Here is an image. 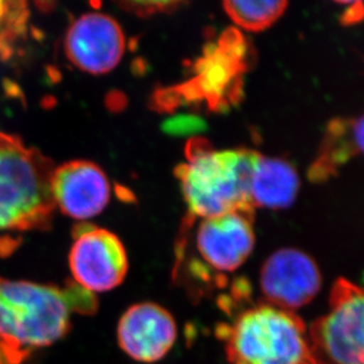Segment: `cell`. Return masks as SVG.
<instances>
[{
	"instance_id": "1",
	"label": "cell",
	"mask_w": 364,
	"mask_h": 364,
	"mask_svg": "<svg viewBox=\"0 0 364 364\" xmlns=\"http://www.w3.org/2000/svg\"><path fill=\"white\" fill-rule=\"evenodd\" d=\"M97 306L96 296L75 282L62 288L0 279V337L30 354L65 336L73 314L91 315Z\"/></svg>"
},
{
	"instance_id": "2",
	"label": "cell",
	"mask_w": 364,
	"mask_h": 364,
	"mask_svg": "<svg viewBox=\"0 0 364 364\" xmlns=\"http://www.w3.org/2000/svg\"><path fill=\"white\" fill-rule=\"evenodd\" d=\"M217 336L230 364H315L304 321L269 303L242 310Z\"/></svg>"
},
{
	"instance_id": "3",
	"label": "cell",
	"mask_w": 364,
	"mask_h": 364,
	"mask_svg": "<svg viewBox=\"0 0 364 364\" xmlns=\"http://www.w3.org/2000/svg\"><path fill=\"white\" fill-rule=\"evenodd\" d=\"M261 154L254 150H213L195 145L176 170L186 205L204 218L235 211H252L250 182Z\"/></svg>"
},
{
	"instance_id": "4",
	"label": "cell",
	"mask_w": 364,
	"mask_h": 364,
	"mask_svg": "<svg viewBox=\"0 0 364 364\" xmlns=\"http://www.w3.org/2000/svg\"><path fill=\"white\" fill-rule=\"evenodd\" d=\"M55 165L37 149L0 131V231L44 230L55 205Z\"/></svg>"
},
{
	"instance_id": "5",
	"label": "cell",
	"mask_w": 364,
	"mask_h": 364,
	"mask_svg": "<svg viewBox=\"0 0 364 364\" xmlns=\"http://www.w3.org/2000/svg\"><path fill=\"white\" fill-rule=\"evenodd\" d=\"M363 290L340 279L331 288L329 310L308 328L315 364H363Z\"/></svg>"
},
{
	"instance_id": "6",
	"label": "cell",
	"mask_w": 364,
	"mask_h": 364,
	"mask_svg": "<svg viewBox=\"0 0 364 364\" xmlns=\"http://www.w3.org/2000/svg\"><path fill=\"white\" fill-rule=\"evenodd\" d=\"M254 247L250 213L235 211L202 220L196 234V249L202 264L193 272L200 283L198 295L204 283L208 289L222 288L224 276L241 268Z\"/></svg>"
},
{
	"instance_id": "7",
	"label": "cell",
	"mask_w": 364,
	"mask_h": 364,
	"mask_svg": "<svg viewBox=\"0 0 364 364\" xmlns=\"http://www.w3.org/2000/svg\"><path fill=\"white\" fill-rule=\"evenodd\" d=\"M69 264L73 282L93 295L117 288L129 270L121 240L107 229L89 224L78 225L73 231Z\"/></svg>"
},
{
	"instance_id": "8",
	"label": "cell",
	"mask_w": 364,
	"mask_h": 364,
	"mask_svg": "<svg viewBox=\"0 0 364 364\" xmlns=\"http://www.w3.org/2000/svg\"><path fill=\"white\" fill-rule=\"evenodd\" d=\"M259 285L265 303L294 311L316 297L322 276L309 255L285 247L267 258L261 269Z\"/></svg>"
},
{
	"instance_id": "9",
	"label": "cell",
	"mask_w": 364,
	"mask_h": 364,
	"mask_svg": "<svg viewBox=\"0 0 364 364\" xmlns=\"http://www.w3.org/2000/svg\"><path fill=\"white\" fill-rule=\"evenodd\" d=\"M121 25L104 14H86L73 21L66 33L65 52L84 73L104 75L119 64L125 51Z\"/></svg>"
},
{
	"instance_id": "10",
	"label": "cell",
	"mask_w": 364,
	"mask_h": 364,
	"mask_svg": "<svg viewBox=\"0 0 364 364\" xmlns=\"http://www.w3.org/2000/svg\"><path fill=\"white\" fill-rule=\"evenodd\" d=\"M51 193L55 208L64 215L86 220L103 213L110 202L111 186L98 165L73 161L55 168Z\"/></svg>"
},
{
	"instance_id": "11",
	"label": "cell",
	"mask_w": 364,
	"mask_h": 364,
	"mask_svg": "<svg viewBox=\"0 0 364 364\" xmlns=\"http://www.w3.org/2000/svg\"><path fill=\"white\" fill-rule=\"evenodd\" d=\"M122 350L143 363L159 361L171 350L177 340L175 318L155 303H138L125 311L117 329Z\"/></svg>"
},
{
	"instance_id": "12",
	"label": "cell",
	"mask_w": 364,
	"mask_h": 364,
	"mask_svg": "<svg viewBox=\"0 0 364 364\" xmlns=\"http://www.w3.org/2000/svg\"><path fill=\"white\" fill-rule=\"evenodd\" d=\"M299 184L297 171L290 163L259 155L251 176V205L287 209L295 202Z\"/></svg>"
},
{
	"instance_id": "13",
	"label": "cell",
	"mask_w": 364,
	"mask_h": 364,
	"mask_svg": "<svg viewBox=\"0 0 364 364\" xmlns=\"http://www.w3.org/2000/svg\"><path fill=\"white\" fill-rule=\"evenodd\" d=\"M363 150V118L331 124L324 149L314 166L317 178L326 177L338 165Z\"/></svg>"
},
{
	"instance_id": "14",
	"label": "cell",
	"mask_w": 364,
	"mask_h": 364,
	"mask_svg": "<svg viewBox=\"0 0 364 364\" xmlns=\"http://www.w3.org/2000/svg\"><path fill=\"white\" fill-rule=\"evenodd\" d=\"M288 1L285 0H228L224 11L235 24L251 32L263 31L282 17Z\"/></svg>"
},
{
	"instance_id": "15",
	"label": "cell",
	"mask_w": 364,
	"mask_h": 364,
	"mask_svg": "<svg viewBox=\"0 0 364 364\" xmlns=\"http://www.w3.org/2000/svg\"><path fill=\"white\" fill-rule=\"evenodd\" d=\"M181 3L177 1H132V3H125V7L132 11L134 14L139 16H151V14H159V12H168L173 10L177 5Z\"/></svg>"
},
{
	"instance_id": "16",
	"label": "cell",
	"mask_w": 364,
	"mask_h": 364,
	"mask_svg": "<svg viewBox=\"0 0 364 364\" xmlns=\"http://www.w3.org/2000/svg\"><path fill=\"white\" fill-rule=\"evenodd\" d=\"M28 355V351L0 337V364H23Z\"/></svg>"
},
{
	"instance_id": "17",
	"label": "cell",
	"mask_w": 364,
	"mask_h": 364,
	"mask_svg": "<svg viewBox=\"0 0 364 364\" xmlns=\"http://www.w3.org/2000/svg\"><path fill=\"white\" fill-rule=\"evenodd\" d=\"M358 3L360 1H358V3H348L349 7L346 9L343 17H342L346 24H354L356 21H361L362 16H363V9H362V5L358 9L356 7Z\"/></svg>"
},
{
	"instance_id": "18",
	"label": "cell",
	"mask_w": 364,
	"mask_h": 364,
	"mask_svg": "<svg viewBox=\"0 0 364 364\" xmlns=\"http://www.w3.org/2000/svg\"><path fill=\"white\" fill-rule=\"evenodd\" d=\"M10 3H4V1H0V28L3 26L4 21L6 19V16L10 12Z\"/></svg>"
}]
</instances>
